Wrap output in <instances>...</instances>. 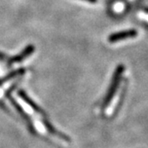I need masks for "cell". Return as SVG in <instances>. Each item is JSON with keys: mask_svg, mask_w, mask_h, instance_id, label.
I'll list each match as a JSON object with an SVG mask.
<instances>
[{"mask_svg": "<svg viewBox=\"0 0 148 148\" xmlns=\"http://www.w3.org/2000/svg\"><path fill=\"white\" fill-rule=\"evenodd\" d=\"M35 51V47L32 46V45H29V46H27L22 53H20L19 55L14 56V57H11L9 60H8V65H12L14 63H18V62H23V60L27 59L29 56H30L31 55L33 54Z\"/></svg>", "mask_w": 148, "mask_h": 148, "instance_id": "3", "label": "cell"}, {"mask_svg": "<svg viewBox=\"0 0 148 148\" xmlns=\"http://www.w3.org/2000/svg\"><path fill=\"white\" fill-rule=\"evenodd\" d=\"M141 11L148 14V7H143ZM140 21H141V23L143 25H145V27H146L148 29V19H143V20H140Z\"/></svg>", "mask_w": 148, "mask_h": 148, "instance_id": "6", "label": "cell"}, {"mask_svg": "<svg viewBox=\"0 0 148 148\" xmlns=\"http://www.w3.org/2000/svg\"><path fill=\"white\" fill-rule=\"evenodd\" d=\"M128 76L124 65H120L116 69L108 91L98 106V113L104 119H112L120 110L123 102L127 86Z\"/></svg>", "mask_w": 148, "mask_h": 148, "instance_id": "1", "label": "cell"}, {"mask_svg": "<svg viewBox=\"0 0 148 148\" xmlns=\"http://www.w3.org/2000/svg\"><path fill=\"white\" fill-rule=\"evenodd\" d=\"M83 1H87V2H89V3H97V0H83Z\"/></svg>", "mask_w": 148, "mask_h": 148, "instance_id": "7", "label": "cell"}, {"mask_svg": "<svg viewBox=\"0 0 148 148\" xmlns=\"http://www.w3.org/2000/svg\"><path fill=\"white\" fill-rule=\"evenodd\" d=\"M18 96H19V97H20L21 99H22V100L27 104V106H29L30 109H32L34 112H38V113H39V114H46V113L44 112V111L42 110L36 103H34L33 100H31V99L29 98V97L28 96V95H27L23 90H19V91H18Z\"/></svg>", "mask_w": 148, "mask_h": 148, "instance_id": "4", "label": "cell"}, {"mask_svg": "<svg viewBox=\"0 0 148 148\" xmlns=\"http://www.w3.org/2000/svg\"><path fill=\"white\" fill-rule=\"evenodd\" d=\"M136 36H137V31L136 29H126L111 34L108 37V42L111 44H117L120 43V42L126 41V39L134 38Z\"/></svg>", "mask_w": 148, "mask_h": 148, "instance_id": "2", "label": "cell"}, {"mask_svg": "<svg viewBox=\"0 0 148 148\" xmlns=\"http://www.w3.org/2000/svg\"><path fill=\"white\" fill-rule=\"evenodd\" d=\"M118 1H119V0H118Z\"/></svg>", "mask_w": 148, "mask_h": 148, "instance_id": "8", "label": "cell"}, {"mask_svg": "<svg viewBox=\"0 0 148 148\" xmlns=\"http://www.w3.org/2000/svg\"><path fill=\"white\" fill-rule=\"evenodd\" d=\"M24 73H25V70H24L23 68H21V69H18V70H16V71H12L11 73H9L7 76H5V77H4L3 79H0V85H2L3 83L8 81V80H10V79H14V78H15V77L22 76L23 74H24Z\"/></svg>", "mask_w": 148, "mask_h": 148, "instance_id": "5", "label": "cell"}]
</instances>
